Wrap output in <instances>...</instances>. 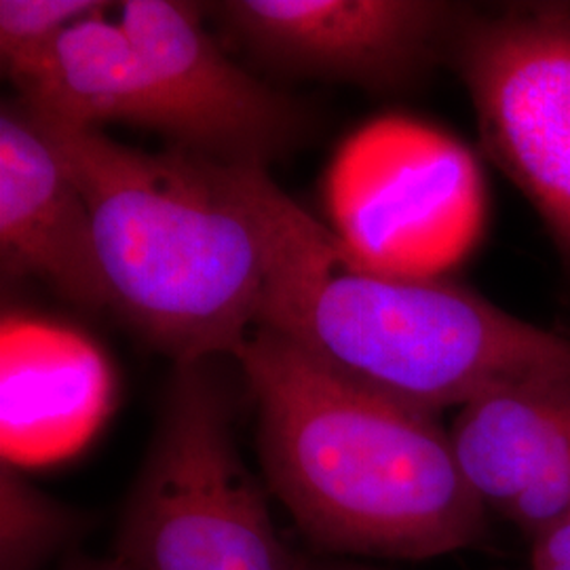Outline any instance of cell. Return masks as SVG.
<instances>
[{
  "label": "cell",
  "instance_id": "cell-9",
  "mask_svg": "<svg viewBox=\"0 0 570 570\" xmlns=\"http://www.w3.org/2000/svg\"><path fill=\"white\" fill-rule=\"evenodd\" d=\"M450 442L484 508L530 541L570 513V372L492 389L459 407Z\"/></svg>",
  "mask_w": 570,
  "mask_h": 570
},
{
  "label": "cell",
  "instance_id": "cell-14",
  "mask_svg": "<svg viewBox=\"0 0 570 570\" xmlns=\"http://www.w3.org/2000/svg\"><path fill=\"white\" fill-rule=\"evenodd\" d=\"M66 570H127L122 567L119 558H110V560H94V562H77Z\"/></svg>",
  "mask_w": 570,
  "mask_h": 570
},
{
  "label": "cell",
  "instance_id": "cell-3",
  "mask_svg": "<svg viewBox=\"0 0 570 570\" xmlns=\"http://www.w3.org/2000/svg\"><path fill=\"white\" fill-rule=\"evenodd\" d=\"M89 207L110 311L176 366L237 355L258 327V235L216 164L146 153L32 112Z\"/></svg>",
  "mask_w": 570,
  "mask_h": 570
},
{
  "label": "cell",
  "instance_id": "cell-2",
  "mask_svg": "<svg viewBox=\"0 0 570 570\" xmlns=\"http://www.w3.org/2000/svg\"><path fill=\"white\" fill-rule=\"evenodd\" d=\"M235 360L258 406L271 492L315 546L429 560L487 534L438 414L360 387L282 334L256 327Z\"/></svg>",
  "mask_w": 570,
  "mask_h": 570
},
{
  "label": "cell",
  "instance_id": "cell-7",
  "mask_svg": "<svg viewBox=\"0 0 570 570\" xmlns=\"http://www.w3.org/2000/svg\"><path fill=\"white\" fill-rule=\"evenodd\" d=\"M338 237L381 271L444 277L487 225V190L468 148L404 117L367 125L332 180Z\"/></svg>",
  "mask_w": 570,
  "mask_h": 570
},
{
  "label": "cell",
  "instance_id": "cell-15",
  "mask_svg": "<svg viewBox=\"0 0 570 570\" xmlns=\"http://www.w3.org/2000/svg\"><path fill=\"white\" fill-rule=\"evenodd\" d=\"M303 570H381L372 567H362V564H332V567H303Z\"/></svg>",
  "mask_w": 570,
  "mask_h": 570
},
{
  "label": "cell",
  "instance_id": "cell-12",
  "mask_svg": "<svg viewBox=\"0 0 570 570\" xmlns=\"http://www.w3.org/2000/svg\"><path fill=\"white\" fill-rule=\"evenodd\" d=\"M106 9L98 0H2L0 61L9 81L35 72L75 26Z\"/></svg>",
  "mask_w": 570,
  "mask_h": 570
},
{
  "label": "cell",
  "instance_id": "cell-8",
  "mask_svg": "<svg viewBox=\"0 0 570 570\" xmlns=\"http://www.w3.org/2000/svg\"><path fill=\"white\" fill-rule=\"evenodd\" d=\"M465 7L435 0H228L218 13L258 58L301 75L404 91L449 60Z\"/></svg>",
  "mask_w": 570,
  "mask_h": 570
},
{
  "label": "cell",
  "instance_id": "cell-5",
  "mask_svg": "<svg viewBox=\"0 0 570 570\" xmlns=\"http://www.w3.org/2000/svg\"><path fill=\"white\" fill-rule=\"evenodd\" d=\"M127 41L106 61L96 102L104 125L161 134L171 148L220 165L263 167L311 131V112L228 60L183 0H127Z\"/></svg>",
  "mask_w": 570,
  "mask_h": 570
},
{
  "label": "cell",
  "instance_id": "cell-1",
  "mask_svg": "<svg viewBox=\"0 0 570 570\" xmlns=\"http://www.w3.org/2000/svg\"><path fill=\"white\" fill-rule=\"evenodd\" d=\"M216 171L263 249L258 326L330 372L431 414L570 372L569 336L532 326L446 277L370 265L263 167L216 164Z\"/></svg>",
  "mask_w": 570,
  "mask_h": 570
},
{
  "label": "cell",
  "instance_id": "cell-11",
  "mask_svg": "<svg viewBox=\"0 0 570 570\" xmlns=\"http://www.w3.org/2000/svg\"><path fill=\"white\" fill-rule=\"evenodd\" d=\"M81 513L37 489L16 463L0 468V570H41L81 532Z\"/></svg>",
  "mask_w": 570,
  "mask_h": 570
},
{
  "label": "cell",
  "instance_id": "cell-10",
  "mask_svg": "<svg viewBox=\"0 0 570 570\" xmlns=\"http://www.w3.org/2000/svg\"><path fill=\"white\" fill-rule=\"evenodd\" d=\"M0 254L4 273L85 311H110L89 207L18 100L0 112Z\"/></svg>",
  "mask_w": 570,
  "mask_h": 570
},
{
  "label": "cell",
  "instance_id": "cell-4",
  "mask_svg": "<svg viewBox=\"0 0 570 570\" xmlns=\"http://www.w3.org/2000/svg\"><path fill=\"white\" fill-rule=\"evenodd\" d=\"M127 570H303L245 468L212 362L176 366L122 511Z\"/></svg>",
  "mask_w": 570,
  "mask_h": 570
},
{
  "label": "cell",
  "instance_id": "cell-13",
  "mask_svg": "<svg viewBox=\"0 0 570 570\" xmlns=\"http://www.w3.org/2000/svg\"><path fill=\"white\" fill-rule=\"evenodd\" d=\"M529 570H570V513L532 541Z\"/></svg>",
  "mask_w": 570,
  "mask_h": 570
},
{
  "label": "cell",
  "instance_id": "cell-6",
  "mask_svg": "<svg viewBox=\"0 0 570 570\" xmlns=\"http://www.w3.org/2000/svg\"><path fill=\"white\" fill-rule=\"evenodd\" d=\"M449 61L492 164L529 199L570 268V2L468 9Z\"/></svg>",
  "mask_w": 570,
  "mask_h": 570
}]
</instances>
